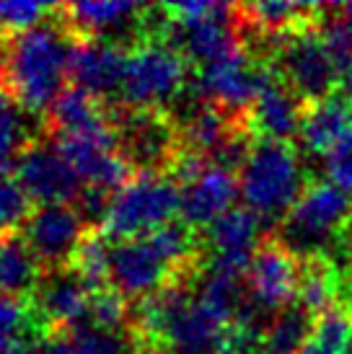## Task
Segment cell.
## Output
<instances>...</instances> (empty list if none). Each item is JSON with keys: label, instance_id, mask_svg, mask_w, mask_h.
Returning a JSON list of instances; mask_svg holds the SVG:
<instances>
[{"label": "cell", "instance_id": "6da1fadb", "mask_svg": "<svg viewBox=\"0 0 352 354\" xmlns=\"http://www.w3.org/2000/svg\"><path fill=\"white\" fill-rule=\"evenodd\" d=\"M70 34L62 21L47 19L34 29L8 39L3 50V88L29 114H39L52 106L68 78Z\"/></svg>", "mask_w": 352, "mask_h": 354}, {"label": "cell", "instance_id": "7a4b0ae2", "mask_svg": "<svg viewBox=\"0 0 352 354\" xmlns=\"http://www.w3.org/2000/svg\"><path fill=\"white\" fill-rule=\"evenodd\" d=\"M241 197L264 223L280 220L303 194V168L290 142L256 140L246 156L241 174Z\"/></svg>", "mask_w": 352, "mask_h": 354}, {"label": "cell", "instance_id": "3957f363", "mask_svg": "<svg viewBox=\"0 0 352 354\" xmlns=\"http://www.w3.org/2000/svg\"><path fill=\"white\" fill-rule=\"evenodd\" d=\"M352 225V197L332 187L329 181H313L280 223V238L301 259L326 256Z\"/></svg>", "mask_w": 352, "mask_h": 354}, {"label": "cell", "instance_id": "277c9868", "mask_svg": "<svg viewBox=\"0 0 352 354\" xmlns=\"http://www.w3.org/2000/svg\"><path fill=\"white\" fill-rule=\"evenodd\" d=\"M186 86V57L166 39H148L132 44L127 52L119 99L125 109L164 111L174 104Z\"/></svg>", "mask_w": 352, "mask_h": 354}, {"label": "cell", "instance_id": "5b68a950", "mask_svg": "<svg viewBox=\"0 0 352 354\" xmlns=\"http://www.w3.org/2000/svg\"><path fill=\"white\" fill-rule=\"evenodd\" d=\"M182 207V189L168 174H135L114 192L101 233L109 241H132L166 225Z\"/></svg>", "mask_w": 352, "mask_h": 354}, {"label": "cell", "instance_id": "8992f818", "mask_svg": "<svg viewBox=\"0 0 352 354\" xmlns=\"http://www.w3.org/2000/svg\"><path fill=\"white\" fill-rule=\"evenodd\" d=\"M109 119L117 132L119 153L135 174H168L182 158L179 124L166 111H135L109 106Z\"/></svg>", "mask_w": 352, "mask_h": 354}, {"label": "cell", "instance_id": "52a82bcc", "mask_svg": "<svg viewBox=\"0 0 352 354\" xmlns=\"http://www.w3.org/2000/svg\"><path fill=\"white\" fill-rule=\"evenodd\" d=\"M277 78L308 106L329 99L340 86V70L319 26L285 37L272 62Z\"/></svg>", "mask_w": 352, "mask_h": 354}, {"label": "cell", "instance_id": "ba28073f", "mask_svg": "<svg viewBox=\"0 0 352 354\" xmlns=\"http://www.w3.org/2000/svg\"><path fill=\"white\" fill-rule=\"evenodd\" d=\"M301 269H303V259L295 256L280 238L270 236L256 248L254 259L246 269L249 300L270 318L293 308V303L298 300Z\"/></svg>", "mask_w": 352, "mask_h": 354}, {"label": "cell", "instance_id": "9c48e42d", "mask_svg": "<svg viewBox=\"0 0 352 354\" xmlns=\"http://www.w3.org/2000/svg\"><path fill=\"white\" fill-rule=\"evenodd\" d=\"M270 70L272 65H254V62H249L246 55L205 65L197 73L195 80L197 99L213 104L238 122H249L252 106H254Z\"/></svg>", "mask_w": 352, "mask_h": 354}, {"label": "cell", "instance_id": "30bf717a", "mask_svg": "<svg viewBox=\"0 0 352 354\" xmlns=\"http://www.w3.org/2000/svg\"><path fill=\"white\" fill-rule=\"evenodd\" d=\"M49 140L86 187L117 192L135 176L132 166L119 153L114 129L104 135H58Z\"/></svg>", "mask_w": 352, "mask_h": 354}, {"label": "cell", "instance_id": "8fae6325", "mask_svg": "<svg viewBox=\"0 0 352 354\" xmlns=\"http://www.w3.org/2000/svg\"><path fill=\"white\" fill-rule=\"evenodd\" d=\"M16 174L24 189L29 192L31 202L44 205H76L83 192V181L70 168V163L60 156L55 142L31 140L16 158Z\"/></svg>", "mask_w": 352, "mask_h": 354}, {"label": "cell", "instance_id": "7c38bea8", "mask_svg": "<svg viewBox=\"0 0 352 354\" xmlns=\"http://www.w3.org/2000/svg\"><path fill=\"white\" fill-rule=\"evenodd\" d=\"M86 233V223L73 205L37 207L21 227V238L39 261L42 272L68 266Z\"/></svg>", "mask_w": 352, "mask_h": 354}, {"label": "cell", "instance_id": "4fadbf2b", "mask_svg": "<svg viewBox=\"0 0 352 354\" xmlns=\"http://www.w3.org/2000/svg\"><path fill=\"white\" fill-rule=\"evenodd\" d=\"M91 290L70 266L44 272L37 290L31 292L34 318L44 324L49 334H62L83 324L91 308Z\"/></svg>", "mask_w": 352, "mask_h": 354}, {"label": "cell", "instance_id": "5bb4252c", "mask_svg": "<svg viewBox=\"0 0 352 354\" xmlns=\"http://www.w3.org/2000/svg\"><path fill=\"white\" fill-rule=\"evenodd\" d=\"M264 220L249 207H234L225 212L220 220H215L207 227L205 243L210 248L207 266L218 272H234V274H246V269L254 259L256 248L262 246Z\"/></svg>", "mask_w": 352, "mask_h": 354}, {"label": "cell", "instance_id": "9a60e30c", "mask_svg": "<svg viewBox=\"0 0 352 354\" xmlns=\"http://www.w3.org/2000/svg\"><path fill=\"white\" fill-rule=\"evenodd\" d=\"M171 282H179L168 264L153 251L146 238L119 241L112 248V274L109 287L132 303L156 295Z\"/></svg>", "mask_w": 352, "mask_h": 354}, {"label": "cell", "instance_id": "2e32d148", "mask_svg": "<svg viewBox=\"0 0 352 354\" xmlns=\"http://www.w3.org/2000/svg\"><path fill=\"white\" fill-rule=\"evenodd\" d=\"M127 52L114 41L70 39L68 78L73 86L91 93L94 99H112L122 88Z\"/></svg>", "mask_w": 352, "mask_h": 354}, {"label": "cell", "instance_id": "e0dca14e", "mask_svg": "<svg viewBox=\"0 0 352 354\" xmlns=\"http://www.w3.org/2000/svg\"><path fill=\"white\" fill-rule=\"evenodd\" d=\"M182 189V207L179 217L189 227H210L215 220L234 209L236 197L241 194V184L234 171L215 166L207 160L192 178H186Z\"/></svg>", "mask_w": 352, "mask_h": 354}, {"label": "cell", "instance_id": "ac0fdd59", "mask_svg": "<svg viewBox=\"0 0 352 354\" xmlns=\"http://www.w3.org/2000/svg\"><path fill=\"white\" fill-rule=\"evenodd\" d=\"M308 104L301 101L293 91L277 78L274 68L264 80L262 91L252 106V132L262 135V140H277L288 142L290 138L301 135Z\"/></svg>", "mask_w": 352, "mask_h": 354}, {"label": "cell", "instance_id": "d6986e66", "mask_svg": "<svg viewBox=\"0 0 352 354\" xmlns=\"http://www.w3.org/2000/svg\"><path fill=\"white\" fill-rule=\"evenodd\" d=\"M44 129L47 138H58V135H104L114 127L104 101L94 99L91 93L76 86H68L47 109Z\"/></svg>", "mask_w": 352, "mask_h": 354}, {"label": "cell", "instance_id": "ffe728a7", "mask_svg": "<svg viewBox=\"0 0 352 354\" xmlns=\"http://www.w3.org/2000/svg\"><path fill=\"white\" fill-rule=\"evenodd\" d=\"M298 138L311 156L326 158L334 148L352 138V104L340 93L311 104Z\"/></svg>", "mask_w": 352, "mask_h": 354}, {"label": "cell", "instance_id": "44dd1931", "mask_svg": "<svg viewBox=\"0 0 352 354\" xmlns=\"http://www.w3.org/2000/svg\"><path fill=\"white\" fill-rule=\"evenodd\" d=\"M344 279L340 269L329 261V256H313L303 259L301 269V285H298V308L306 310L311 318L329 313L340 308Z\"/></svg>", "mask_w": 352, "mask_h": 354}, {"label": "cell", "instance_id": "7402d4cb", "mask_svg": "<svg viewBox=\"0 0 352 354\" xmlns=\"http://www.w3.org/2000/svg\"><path fill=\"white\" fill-rule=\"evenodd\" d=\"M42 274L39 261L19 233L0 238V295L31 297Z\"/></svg>", "mask_w": 352, "mask_h": 354}, {"label": "cell", "instance_id": "603a6c76", "mask_svg": "<svg viewBox=\"0 0 352 354\" xmlns=\"http://www.w3.org/2000/svg\"><path fill=\"white\" fill-rule=\"evenodd\" d=\"M73 354H143V344L132 328H104L91 321L62 331Z\"/></svg>", "mask_w": 352, "mask_h": 354}, {"label": "cell", "instance_id": "cb8c5ba5", "mask_svg": "<svg viewBox=\"0 0 352 354\" xmlns=\"http://www.w3.org/2000/svg\"><path fill=\"white\" fill-rule=\"evenodd\" d=\"M112 243L101 230H88L80 238L76 254L70 259V269L83 279L91 292L107 290L112 274Z\"/></svg>", "mask_w": 352, "mask_h": 354}, {"label": "cell", "instance_id": "d4e9b609", "mask_svg": "<svg viewBox=\"0 0 352 354\" xmlns=\"http://www.w3.org/2000/svg\"><path fill=\"white\" fill-rule=\"evenodd\" d=\"M311 315L298 305L277 313L264 331V354H301L313 328Z\"/></svg>", "mask_w": 352, "mask_h": 354}, {"label": "cell", "instance_id": "484cf974", "mask_svg": "<svg viewBox=\"0 0 352 354\" xmlns=\"http://www.w3.org/2000/svg\"><path fill=\"white\" fill-rule=\"evenodd\" d=\"M31 140L29 111L0 86V166L16 163L19 153Z\"/></svg>", "mask_w": 352, "mask_h": 354}, {"label": "cell", "instance_id": "4316f807", "mask_svg": "<svg viewBox=\"0 0 352 354\" xmlns=\"http://www.w3.org/2000/svg\"><path fill=\"white\" fill-rule=\"evenodd\" d=\"M352 339V315L347 308H334L313 321L311 336L301 354H347Z\"/></svg>", "mask_w": 352, "mask_h": 354}, {"label": "cell", "instance_id": "83f0119b", "mask_svg": "<svg viewBox=\"0 0 352 354\" xmlns=\"http://www.w3.org/2000/svg\"><path fill=\"white\" fill-rule=\"evenodd\" d=\"M31 197L24 189L16 166H0V236H13L31 217Z\"/></svg>", "mask_w": 352, "mask_h": 354}, {"label": "cell", "instance_id": "f1b7e54d", "mask_svg": "<svg viewBox=\"0 0 352 354\" xmlns=\"http://www.w3.org/2000/svg\"><path fill=\"white\" fill-rule=\"evenodd\" d=\"M319 31L337 62V70L352 65V3L322 6Z\"/></svg>", "mask_w": 352, "mask_h": 354}, {"label": "cell", "instance_id": "f546056e", "mask_svg": "<svg viewBox=\"0 0 352 354\" xmlns=\"http://www.w3.org/2000/svg\"><path fill=\"white\" fill-rule=\"evenodd\" d=\"M37 328L29 297L0 295V354H6L24 334Z\"/></svg>", "mask_w": 352, "mask_h": 354}, {"label": "cell", "instance_id": "4dcf8cb0", "mask_svg": "<svg viewBox=\"0 0 352 354\" xmlns=\"http://www.w3.org/2000/svg\"><path fill=\"white\" fill-rule=\"evenodd\" d=\"M58 6V3H55ZM55 6L44 3H0V39H13L24 31L34 29L55 13Z\"/></svg>", "mask_w": 352, "mask_h": 354}, {"label": "cell", "instance_id": "1f68e13d", "mask_svg": "<svg viewBox=\"0 0 352 354\" xmlns=\"http://www.w3.org/2000/svg\"><path fill=\"white\" fill-rule=\"evenodd\" d=\"M130 315H132V305L127 297H122L117 290L107 287V290H98L91 295L86 321L104 326V328H130Z\"/></svg>", "mask_w": 352, "mask_h": 354}, {"label": "cell", "instance_id": "d6a6232c", "mask_svg": "<svg viewBox=\"0 0 352 354\" xmlns=\"http://www.w3.org/2000/svg\"><path fill=\"white\" fill-rule=\"evenodd\" d=\"M326 181L352 197V138L342 142L340 148H334L326 158H322Z\"/></svg>", "mask_w": 352, "mask_h": 354}, {"label": "cell", "instance_id": "836d02e7", "mask_svg": "<svg viewBox=\"0 0 352 354\" xmlns=\"http://www.w3.org/2000/svg\"><path fill=\"white\" fill-rule=\"evenodd\" d=\"M44 339H47V334L39 336L37 328H31L29 334L21 336L6 354H44Z\"/></svg>", "mask_w": 352, "mask_h": 354}, {"label": "cell", "instance_id": "e575fe53", "mask_svg": "<svg viewBox=\"0 0 352 354\" xmlns=\"http://www.w3.org/2000/svg\"><path fill=\"white\" fill-rule=\"evenodd\" d=\"M44 354H73L62 334H47L44 339Z\"/></svg>", "mask_w": 352, "mask_h": 354}, {"label": "cell", "instance_id": "d590c367", "mask_svg": "<svg viewBox=\"0 0 352 354\" xmlns=\"http://www.w3.org/2000/svg\"><path fill=\"white\" fill-rule=\"evenodd\" d=\"M347 295H350V308H352V269L350 274H347Z\"/></svg>", "mask_w": 352, "mask_h": 354}, {"label": "cell", "instance_id": "8d00e7d4", "mask_svg": "<svg viewBox=\"0 0 352 354\" xmlns=\"http://www.w3.org/2000/svg\"><path fill=\"white\" fill-rule=\"evenodd\" d=\"M0 86H3V59H0Z\"/></svg>", "mask_w": 352, "mask_h": 354}, {"label": "cell", "instance_id": "74e56055", "mask_svg": "<svg viewBox=\"0 0 352 354\" xmlns=\"http://www.w3.org/2000/svg\"><path fill=\"white\" fill-rule=\"evenodd\" d=\"M347 354H352V339H350V346H347Z\"/></svg>", "mask_w": 352, "mask_h": 354}, {"label": "cell", "instance_id": "f35d334b", "mask_svg": "<svg viewBox=\"0 0 352 354\" xmlns=\"http://www.w3.org/2000/svg\"><path fill=\"white\" fill-rule=\"evenodd\" d=\"M0 238H3V236H0Z\"/></svg>", "mask_w": 352, "mask_h": 354}]
</instances>
